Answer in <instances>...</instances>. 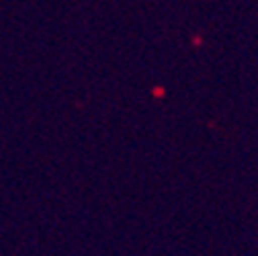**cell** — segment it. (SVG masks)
<instances>
[]
</instances>
